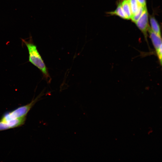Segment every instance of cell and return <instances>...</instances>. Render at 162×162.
<instances>
[{
  "label": "cell",
  "instance_id": "obj_1",
  "mask_svg": "<svg viewBox=\"0 0 162 162\" xmlns=\"http://www.w3.org/2000/svg\"><path fill=\"white\" fill-rule=\"evenodd\" d=\"M22 40L28 50L29 61L41 71L47 80L50 79V77L47 68L36 46L33 42L32 37L31 36L28 41L23 39H22Z\"/></svg>",
  "mask_w": 162,
  "mask_h": 162
},
{
  "label": "cell",
  "instance_id": "obj_2",
  "mask_svg": "<svg viewBox=\"0 0 162 162\" xmlns=\"http://www.w3.org/2000/svg\"><path fill=\"white\" fill-rule=\"evenodd\" d=\"M40 95L32 100L29 104L10 111L6 112L1 117L0 121L5 122L12 119L26 117L30 110L40 97Z\"/></svg>",
  "mask_w": 162,
  "mask_h": 162
},
{
  "label": "cell",
  "instance_id": "obj_3",
  "mask_svg": "<svg viewBox=\"0 0 162 162\" xmlns=\"http://www.w3.org/2000/svg\"><path fill=\"white\" fill-rule=\"evenodd\" d=\"M148 31L160 64H162V39L161 37L155 33L149 26Z\"/></svg>",
  "mask_w": 162,
  "mask_h": 162
},
{
  "label": "cell",
  "instance_id": "obj_4",
  "mask_svg": "<svg viewBox=\"0 0 162 162\" xmlns=\"http://www.w3.org/2000/svg\"><path fill=\"white\" fill-rule=\"evenodd\" d=\"M135 23L137 27L142 32L147 40V32L149 26L148 23V14L147 8Z\"/></svg>",
  "mask_w": 162,
  "mask_h": 162
},
{
  "label": "cell",
  "instance_id": "obj_5",
  "mask_svg": "<svg viewBox=\"0 0 162 162\" xmlns=\"http://www.w3.org/2000/svg\"><path fill=\"white\" fill-rule=\"evenodd\" d=\"M26 120V117L9 120L6 122L0 121V131L17 128L23 124Z\"/></svg>",
  "mask_w": 162,
  "mask_h": 162
},
{
  "label": "cell",
  "instance_id": "obj_6",
  "mask_svg": "<svg viewBox=\"0 0 162 162\" xmlns=\"http://www.w3.org/2000/svg\"><path fill=\"white\" fill-rule=\"evenodd\" d=\"M121 4L122 9L128 19H131L132 16V14L130 4V0H123Z\"/></svg>",
  "mask_w": 162,
  "mask_h": 162
},
{
  "label": "cell",
  "instance_id": "obj_7",
  "mask_svg": "<svg viewBox=\"0 0 162 162\" xmlns=\"http://www.w3.org/2000/svg\"><path fill=\"white\" fill-rule=\"evenodd\" d=\"M108 14L111 15L118 16L124 19H128L122 9L121 3L118 4L116 8L114 11L109 12Z\"/></svg>",
  "mask_w": 162,
  "mask_h": 162
},
{
  "label": "cell",
  "instance_id": "obj_8",
  "mask_svg": "<svg viewBox=\"0 0 162 162\" xmlns=\"http://www.w3.org/2000/svg\"><path fill=\"white\" fill-rule=\"evenodd\" d=\"M150 22L152 30L157 34L161 37L159 26L155 18L153 17H151Z\"/></svg>",
  "mask_w": 162,
  "mask_h": 162
},
{
  "label": "cell",
  "instance_id": "obj_9",
  "mask_svg": "<svg viewBox=\"0 0 162 162\" xmlns=\"http://www.w3.org/2000/svg\"><path fill=\"white\" fill-rule=\"evenodd\" d=\"M146 6L140 5L137 12L133 16L131 19L132 21L135 23L140 18L144 10L146 8Z\"/></svg>",
  "mask_w": 162,
  "mask_h": 162
},
{
  "label": "cell",
  "instance_id": "obj_10",
  "mask_svg": "<svg viewBox=\"0 0 162 162\" xmlns=\"http://www.w3.org/2000/svg\"><path fill=\"white\" fill-rule=\"evenodd\" d=\"M130 0L133 16L138 11L140 5L139 4L137 0Z\"/></svg>",
  "mask_w": 162,
  "mask_h": 162
},
{
  "label": "cell",
  "instance_id": "obj_11",
  "mask_svg": "<svg viewBox=\"0 0 162 162\" xmlns=\"http://www.w3.org/2000/svg\"><path fill=\"white\" fill-rule=\"evenodd\" d=\"M140 5L142 6H146V0H137Z\"/></svg>",
  "mask_w": 162,
  "mask_h": 162
}]
</instances>
